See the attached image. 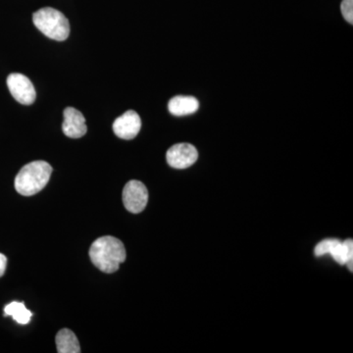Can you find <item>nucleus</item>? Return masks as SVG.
Masks as SVG:
<instances>
[{"instance_id": "f257e3e1", "label": "nucleus", "mask_w": 353, "mask_h": 353, "mask_svg": "<svg viewBox=\"0 0 353 353\" xmlns=\"http://www.w3.org/2000/svg\"><path fill=\"white\" fill-rule=\"evenodd\" d=\"M127 253L122 241L114 236L97 239L90 250V257L95 267L104 273H114L126 260Z\"/></svg>"}, {"instance_id": "f03ea898", "label": "nucleus", "mask_w": 353, "mask_h": 353, "mask_svg": "<svg viewBox=\"0 0 353 353\" xmlns=\"http://www.w3.org/2000/svg\"><path fill=\"white\" fill-rule=\"evenodd\" d=\"M52 173V167L46 161L31 162L21 169L15 178V189L18 194L32 196L44 189Z\"/></svg>"}, {"instance_id": "7ed1b4c3", "label": "nucleus", "mask_w": 353, "mask_h": 353, "mask_svg": "<svg viewBox=\"0 0 353 353\" xmlns=\"http://www.w3.org/2000/svg\"><path fill=\"white\" fill-rule=\"evenodd\" d=\"M34 26L44 36L57 41H63L70 34V23L63 13L51 8L39 9L32 15Z\"/></svg>"}, {"instance_id": "20e7f679", "label": "nucleus", "mask_w": 353, "mask_h": 353, "mask_svg": "<svg viewBox=\"0 0 353 353\" xmlns=\"http://www.w3.org/2000/svg\"><path fill=\"white\" fill-rule=\"evenodd\" d=\"M148 201V189L139 181H130L123 190V202L129 212L138 214L145 210Z\"/></svg>"}, {"instance_id": "39448f33", "label": "nucleus", "mask_w": 353, "mask_h": 353, "mask_svg": "<svg viewBox=\"0 0 353 353\" xmlns=\"http://www.w3.org/2000/svg\"><path fill=\"white\" fill-rule=\"evenodd\" d=\"M7 87L14 99L21 104L31 105L36 101L37 94L34 85L23 74H10L7 78Z\"/></svg>"}, {"instance_id": "423d86ee", "label": "nucleus", "mask_w": 353, "mask_h": 353, "mask_svg": "<svg viewBox=\"0 0 353 353\" xmlns=\"http://www.w3.org/2000/svg\"><path fill=\"white\" fill-rule=\"evenodd\" d=\"M199 152L190 143H176L167 152L166 159L168 164L175 169L189 168L196 163Z\"/></svg>"}, {"instance_id": "0eeeda50", "label": "nucleus", "mask_w": 353, "mask_h": 353, "mask_svg": "<svg viewBox=\"0 0 353 353\" xmlns=\"http://www.w3.org/2000/svg\"><path fill=\"white\" fill-rule=\"evenodd\" d=\"M141 128V117L136 111L128 110L114 121L113 131L118 138L132 139L138 136Z\"/></svg>"}, {"instance_id": "6e6552de", "label": "nucleus", "mask_w": 353, "mask_h": 353, "mask_svg": "<svg viewBox=\"0 0 353 353\" xmlns=\"http://www.w3.org/2000/svg\"><path fill=\"white\" fill-rule=\"evenodd\" d=\"M62 130L65 136L71 139H80L87 134L88 127L82 112L74 108L64 110V122Z\"/></svg>"}, {"instance_id": "1a4fd4ad", "label": "nucleus", "mask_w": 353, "mask_h": 353, "mask_svg": "<svg viewBox=\"0 0 353 353\" xmlns=\"http://www.w3.org/2000/svg\"><path fill=\"white\" fill-rule=\"evenodd\" d=\"M199 108V102L196 97L178 95L173 97L168 103L169 112L172 115L185 116L196 112Z\"/></svg>"}, {"instance_id": "9d476101", "label": "nucleus", "mask_w": 353, "mask_h": 353, "mask_svg": "<svg viewBox=\"0 0 353 353\" xmlns=\"http://www.w3.org/2000/svg\"><path fill=\"white\" fill-rule=\"evenodd\" d=\"M57 352L80 353L81 347L76 334L69 329H62L57 334Z\"/></svg>"}, {"instance_id": "9b49d317", "label": "nucleus", "mask_w": 353, "mask_h": 353, "mask_svg": "<svg viewBox=\"0 0 353 353\" xmlns=\"http://www.w3.org/2000/svg\"><path fill=\"white\" fill-rule=\"evenodd\" d=\"M330 254L339 264H347L350 271H352L353 241L352 240H347L343 243L340 241L338 245L334 246Z\"/></svg>"}, {"instance_id": "f8f14e48", "label": "nucleus", "mask_w": 353, "mask_h": 353, "mask_svg": "<svg viewBox=\"0 0 353 353\" xmlns=\"http://www.w3.org/2000/svg\"><path fill=\"white\" fill-rule=\"evenodd\" d=\"M4 316H11L19 324L27 325L31 321L32 313L26 308L24 303L13 301L4 308Z\"/></svg>"}, {"instance_id": "ddd939ff", "label": "nucleus", "mask_w": 353, "mask_h": 353, "mask_svg": "<svg viewBox=\"0 0 353 353\" xmlns=\"http://www.w3.org/2000/svg\"><path fill=\"white\" fill-rule=\"evenodd\" d=\"M340 241L336 240V239H328V240H324L318 243L314 250L316 256H323V255L328 254V253L330 254L332 250H334V246L338 245Z\"/></svg>"}, {"instance_id": "4468645a", "label": "nucleus", "mask_w": 353, "mask_h": 353, "mask_svg": "<svg viewBox=\"0 0 353 353\" xmlns=\"http://www.w3.org/2000/svg\"><path fill=\"white\" fill-rule=\"evenodd\" d=\"M341 10L345 19L353 24V0H343L341 4Z\"/></svg>"}, {"instance_id": "2eb2a0df", "label": "nucleus", "mask_w": 353, "mask_h": 353, "mask_svg": "<svg viewBox=\"0 0 353 353\" xmlns=\"http://www.w3.org/2000/svg\"><path fill=\"white\" fill-rule=\"evenodd\" d=\"M6 255L2 254V253H0V277H2V276L4 275V273H6Z\"/></svg>"}]
</instances>
